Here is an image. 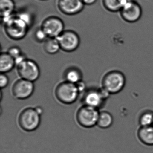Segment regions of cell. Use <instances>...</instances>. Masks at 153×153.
Listing matches in <instances>:
<instances>
[{
	"instance_id": "obj_1",
	"label": "cell",
	"mask_w": 153,
	"mask_h": 153,
	"mask_svg": "<svg viewBox=\"0 0 153 153\" xmlns=\"http://www.w3.org/2000/svg\"><path fill=\"white\" fill-rule=\"evenodd\" d=\"M4 31L7 36L14 40H20L27 34L29 26L18 15L2 19Z\"/></svg>"
},
{
	"instance_id": "obj_2",
	"label": "cell",
	"mask_w": 153,
	"mask_h": 153,
	"mask_svg": "<svg viewBox=\"0 0 153 153\" xmlns=\"http://www.w3.org/2000/svg\"><path fill=\"white\" fill-rule=\"evenodd\" d=\"M102 84V87L110 94H115L120 93L124 88L126 84V78L121 71L112 70L104 76Z\"/></svg>"
},
{
	"instance_id": "obj_3",
	"label": "cell",
	"mask_w": 153,
	"mask_h": 153,
	"mask_svg": "<svg viewBox=\"0 0 153 153\" xmlns=\"http://www.w3.org/2000/svg\"><path fill=\"white\" fill-rule=\"evenodd\" d=\"M79 93L76 84L66 81L59 84L55 91L58 100L65 104H71L76 102Z\"/></svg>"
},
{
	"instance_id": "obj_4",
	"label": "cell",
	"mask_w": 153,
	"mask_h": 153,
	"mask_svg": "<svg viewBox=\"0 0 153 153\" xmlns=\"http://www.w3.org/2000/svg\"><path fill=\"white\" fill-rule=\"evenodd\" d=\"M18 122L22 129L27 131H33L40 125L41 115L35 108H26L19 114Z\"/></svg>"
},
{
	"instance_id": "obj_5",
	"label": "cell",
	"mask_w": 153,
	"mask_h": 153,
	"mask_svg": "<svg viewBox=\"0 0 153 153\" xmlns=\"http://www.w3.org/2000/svg\"><path fill=\"white\" fill-rule=\"evenodd\" d=\"M16 66L18 73L21 79L33 82L40 76L39 66L33 60L26 58Z\"/></svg>"
},
{
	"instance_id": "obj_6",
	"label": "cell",
	"mask_w": 153,
	"mask_h": 153,
	"mask_svg": "<svg viewBox=\"0 0 153 153\" xmlns=\"http://www.w3.org/2000/svg\"><path fill=\"white\" fill-rule=\"evenodd\" d=\"M99 112L96 108L84 105L79 108L76 118L79 124L85 128H90L97 125Z\"/></svg>"
},
{
	"instance_id": "obj_7",
	"label": "cell",
	"mask_w": 153,
	"mask_h": 153,
	"mask_svg": "<svg viewBox=\"0 0 153 153\" xmlns=\"http://www.w3.org/2000/svg\"><path fill=\"white\" fill-rule=\"evenodd\" d=\"M57 39L61 50L66 52H72L76 51L80 45L79 36L73 30H64Z\"/></svg>"
},
{
	"instance_id": "obj_8",
	"label": "cell",
	"mask_w": 153,
	"mask_h": 153,
	"mask_svg": "<svg viewBox=\"0 0 153 153\" xmlns=\"http://www.w3.org/2000/svg\"><path fill=\"white\" fill-rule=\"evenodd\" d=\"M119 13L123 21L127 23H134L141 18L142 9L136 0H129Z\"/></svg>"
},
{
	"instance_id": "obj_9",
	"label": "cell",
	"mask_w": 153,
	"mask_h": 153,
	"mask_svg": "<svg viewBox=\"0 0 153 153\" xmlns=\"http://www.w3.org/2000/svg\"><path fill=\"white\" fill-rule=\"evenodd\" d=\"M41 27L48 37L57 38L64 31V24L59 18L51 16L44 20Z\"/></svg>"
},
{
	"instance_id": "obj_10",
	"label": "cell",
	"mask_w": 153,
	"mask_h": 153,
	"mask_svg": "<svg viewBox=\"0 0 153 153\" xmlns=\"http://www.w3.org/2000/svg\"><path fill=\"white\" fill-rule=\"evenodd\" d=\"M34 91L33 82L21 78L15 82L12 88L13 96L17 99L22 100L30 97Z\"/></svg>"
},
{
	"instance_id": "obj_11",
	"label": "cell",
	"mask_w": 153,
	"mask_h": 153,
	"mask_svg": "<svg viewBox=\"0 0 153 153\" xmlns=\"http://www.w3.org/2000/svg\"><path fill=\"white\" fill-rule=\"evenodd\" d=\"M57 5L59 10L67 16L78 14L85 7L81 0H58Z\"/></svg>"
},
{
	"instance_id": "obj_12",
	"label": "cell",
	"mask_w": 153,
	"mask_h": 153,
	"mask_svg": "<svg viewBox=\"0 0 153 153\" xmlns=\"http://www.w3.org/2000/svg\"><path fill=\"white\" fill-rule=\"evenodd\" d=\"M105 101L99 89H92L86 92L83 98L84 105L98 109Z\"/></svg>"
},
{
	"instance_id": "obj_13",
	"label": "cell",
	"mask_w": 153,
	"mask_h": 153,
	"mask_svg": "<svg viewBox=\"0 0 153 153\" xmlns=\"http://www.w3.org/2000/svg\"><path fill=\"white\" fill-rule=\"evenodd\" d=\"M137 136L140 142L146 146H153V126H144L139 128Z\"/></svg>"
},
{
	"instance_id": "obj_14",
	"label": "cell",
	"mask_w": 153,
	"mask_h": 153,
	"mask_svg": "<svg viewBox=\"0 0 153 153\" xmlns=\"http://www.w3.org/2000/svg\"><path fill=\"white\" fill-rule=\"evenodd\" d=\"M16 66L15 59L7 52H2L0 55V71L1 73L9 72Z\"/></svg>"
},
{
	"instance_id": "obj_15",
	"label": "cell",
	"mask_w": 153,
	"mask_h": 153,
	"mask_svg": "<svg viewBox=\"0 0 153 153\" xmlns=\"http://www.w3.org/2000/svg\"><path fill=\"white\" fill-rule=\"evenodd\" d=\"M129 0H102L104 8L109 12H120Z\"/></svg>"
},
{
	"instance_id": "obj_16",
	"label": "cell",
	"mask_w": 153,
	"mask_h": 153,
	"mask_svg": "<svg viewBox=\"0 0 153 153\" xmlns=\"http://www.w3.org/2000/svg\"><path fill=\"white\" fill-rule=\"evenodd\" d=\"M15 7L16 6L14 0H0V10L1 19L13 16Z\"/></svg>"
},
{
	"instance_id": "obj_17",
	"label": "cell",
	"mask_w": 153,
	"mask_h": 153,
	"mask_svg": "<svg viewBox=\"0 0 153 153\" xmlns=\"http://www.w3.org/2000/svg\"><path fill=\"white\" fill-rule=\"evenodd\" d=\"M112 115L107 111L99 112L97 125L102 129H107L111 127L113 123Z\"/></svg>"
},
{
	"instance_id": "obj_18",
	"label": "cell",
	"mask_w": 153,
	"mask_h": 153,
	"mask_svg": "<svg viewBox=\"0 0 153 153\" xmlns=\"http://www.w3.org/2000/svg\"><path fill=\"white\" fill-rule=\"evenodd\" d=\"M64 77L66 81L76 84L81 81L82 74L81 71L76 68H69L65 71Z\"/></svg>"
},
{
	"instance_id": "obj_19",
	"label": "cell",
	"mask_w": 153,
	"mask_h": 153,
	"mask_svg": "<svg viewBox=\"0 0 153 153\" xmlns=\"http://www.w3.org/2000/svg\"><path fill=\"white\" fill-rule=\"evenodd\" d=\"M44 43V49L49 54H55L61 50L57 38L48 37Z\"/></svg>"
},
{
	"instance_id": "obj_20",
	"label": "cell",
	"mask_w": 153,
	"mask_h": 153,
	"mask_svg": "<svg viewBox=\"0 0 153 153\" xmlns=\"http://www.w3.org/2000/svg\"><path fill=\"white\" fill-rule=\"evenodd\" d=\"M139 123L141 127L151 126L153 123V112L146 111L142 113L140 116Z\"/></svg>"
},
{
	"instance_id": "obj_21",
	"label": "cell",
	"mask_w": 153,
	"mask_h": 153,
	"mask_svg": "<svg viewBox=\"0 0 153 153\" xmlns=\"http://www.w3.org/2000/svg\"><path fill=\"white\" fill-rule=\"evenodd\" d=\"M34 36L36 40L40 42H44L45 40L48 38L47 35L41 27L38 28L36 30Z\"/></svg>"
},
{
	"instance_id": "obj_22",
	"label": "cell",
	"mask_w": 153,
	"mask_h": 153,
	"mask_svg": "<svg viewBox=\"0 0 153 153\" xmlns=\"http://www.w3.org/2000/svg\"><path fill=\"white\" fill-rule=\"evenodd\" d=\"M15 59L22 55L21 49L18 46H12L7 52Z\"/></svg>"
},
{
	"instance_id": "obj_23",
	"label": "cell",
	"mask_w": 153,
	"mask_h": 153,
	"mask_svg": "<svg viewBox=\"0 0 153 153\" xmlns=\"http://www.w3.org/2000/svg\"><path fill=\"white\" fill-rule=\"evenodd\" d=\"M9 79L5 73H1L0 75V87L1 88H6L8 85Z\"/></svg>"
},
{
	"instance_id": "obj_24",
	"label": "cell",
	"mask_w": 153,
	"mask_h": 153,
	"mask_svg": "<svg viewBox=\"0 0 153 153\" xmlns=\"http://www.w3.org/2000/svg\"><path fill=\"white\" fill-rule=\"evenodd\" d=\"M19 16L25 21L28 25L30 26L32 24V18L30 15L28 13H25V12H22V13H19Z\"/></svg>"
},
{
	"instance_id": "obj_25",
	"label": "cell",
	"mask_w": 153,
	"mask_h": 153,
	"mask_svg": "<svg viewBox=\"0 0 153 153\" xmlns=\"http://www.w3.org/2000/svg\"><path fill=\"white\" fill-rule=\"evenodd\" d=\"M76 85L77 88L78 89L79 93L84 91L85 88V83H84V82H82V81H79V82L77 83Z\"/></svg>"
},
{
	"instance_id": "obj_26",
	"label": "cell",
	"mask_w": 153,
	"mask_h": 153,
	"mask_svg": "<svg viewBox=\"0 0 153 153\" xmlns=\"http://www.w3.org/2000/svg\"><path fill=\"white\" fill-rule=\"evenodd\" d=\"M81 1L84 5L90 6L95 4L97 1V0H81Z\"/></svg>"
},
{
	"instance_id": "obj_27",
	"label": "cell",
	"mask_w": 153,
	"mask_h": 153,
	"mask_svg": "<svg viewBox=\"0 0 153 153\" xmlns=\"http://www.w3.org/2000/svg\"><path fill=\"white\" fill-rule=\"evenodd\" d=\"M35 109L36 110V111L39 114H40V115L42 114V113L43 112V110L42 109V108L40 107H36V108H35Z\"/></svg>"
},
{
	"instance_id": "obj_28",
	"label": "cell",
	"mask_w": 153,
	"mask_h": 153,
	"mask_svg": "<svg viewBox=\"0 0 153 153\" xmlns=\"http://www.w3.org/2000/svg\"><path fill=\"white\" fill-rule=\"evenodd\" d=\"M42 1H45V0H42Z\"/></svg>"
},
{
	"instance_id": "obj_29",
	"label": "cell",
	"mask_w": 153,
	"mask_h": 153,
	"mask_svg": "<svg viewBox=\"0 0 153 153\" xmlns=\"http://www.w3.org/2000/svg\"><path fill=\"white\" fill-rule=\"evenodd\" d=\"M152 125H153V124H152Z\"/></svg>"
}]
</instances>
